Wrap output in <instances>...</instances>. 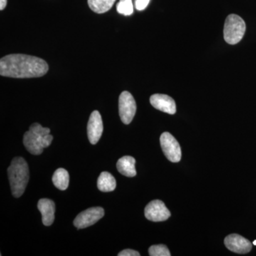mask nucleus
Listing matches in <instances>:
<instances>
[{
    "instance_id": "1",
    "label": "nucleus",
    "mask_w": 256,
    "mask_h": 256,
    "mask_svg": "<svg viewBox=\"0 0 256 256\" xmlns=\"http://www.w3.org/2000/svg\"><path fill=\"white\" fill-rule=\"evenodd\" d=\"M48 66L38 57L21 54H10L0 60V75L14 78H38L48 72Z\"/></svg>"
},
{
    "instance_id": "2",
    "label": "nucleus",
    "mask_w": 256,
    "mask_h": 256,
    "mask_svg": "<svg viewBox=\"0 0 256 256\" xmlns=\"http://www.w3.org/2000/svg\"><path fill=\"white\" fill-rule=\"evenodd\" d=\"M13 196L18 198L23 194L30 178L28 163L21 156L15 158L8 170Z\"/></svg>"
},
{
    "instance_id": "3",
    "label": "nucleus",
    "mask_w": 256,
    "mask_h": 256,
    "mask_svg": "<svg viewBox=\"0 0 256 256\" xmlns=\"http://www.w3.org/2000/svg\"><path fill=\"white\" fill-rule=\"evenodd\" d=\"M50 133V128L42 127L37 122L32 124L28 132L24 134V146L34 156L41 154L44 149L42 144V138Z\"/></svg>"
},
{
    "instance_id": "4",
    "label": "nucleus",
    "mask_w": 256,
    "mask_h": 256,
    "mask_svg": "<svg viewBox=\"0 0 256 256\" xmlns=\"http://www.w3.org/2000/svg\"><path fill=\"white\" fill-rule=\"evenodd\" d=\"M246 28L245 22L240 16L234 14L228 15L224 24V40L229 44H236L242 41Z\"/></svg>"
},
{
    "instance_id": "5",
    "label": "nucleus",
    "mask_w": 256,
    "mask_h": 256,
    "mask_svg": "<svg viewBox=\"0 0 256 256\" xmlns=\"http://www.w3.org/2000/svg\"><path fill=\"white\" fill-rule=\"evenodd\" d=\"M136 110L137 106L132 94L128 92H121L119 97V114L122 122L126 124H130Z\"/></svg>"
},
{
    "instance_id": "6",
    "label": "nucleus",
    "mask_w": 256,
    "mask_h": 256,
    "mask_svg": "<svg viewBox=\"0 0 256 256\" xmlns=\"http://www.w3.org/2000/svg\"><path fill=\"white\" fill-rule=\"evenodd\" d=\"M160 144L166 158L172 162L181 160L182 151L180 144L170 132H165L160 136Z\"/></svg>"
},
{
    "instance_id": "7",
    "label": "nucleus",
    "mask_w": 256,
    "mask_h": 256,
    "mask_svg": "<svg viewBox=\"0 0 256 256\" xmlns=\"http://www.w3.org/2000/svg\"><path fill=\"white\" fill-rule=\"evenodd\" d=\"M105 214L104 210L101 207H92L79 214L74 220V224L77 228H87L98 222Z\"/></svg>"
},
{
    "instance_id": "8",
    "label": "nucleus",
    "mask_w": 256,
    "mask_h": 256,
    "mask_svg": "<svg viewBox=\"0 0 256 256\" xmlns=\"http://www.w3.org/2000/svg\"><path fill=\"white\" fill-rule=\"evenodd\" d=\"M144 216L146 220L159 222L168 220L171 216V213L165 206L164 202L154 200L146 205L144 208Z\"/></svg>"
},
{
    "instance_id": "9",
    "label": "nucleus",
    "mask_w": 256,
    "mask_h": 256,
    "mask_svg": "<svg viewBox=\"0 0 256 256\" xmlns=\"http://www.w3.org/2000/svg\"><path fill=\"white\" fill-rule=\"evenodd\" d=\"M224 244L229 250L239 254H248L252 249V242L238 234H230L226 237Z\"/></svg>"
},
{
    "instance_id": "10",
    "label": "nucleus",
    "mask_w": 256,
    "mask_h": 256,
    "mask_svg": "<svg viewBox=\"0 0 256 256\" xmlns=\"http://www.w3.org/2000/svg\"><path fill=\"white\" fill-rule=\"evenodd\" d=\"M88 138L92 144H96L100 139L104 131V124L100 112L94 110L90 114V118L88 122Z\"/></svg>"
},
{
    "instance_id": "11",
    "label": "nucleus",
    "mask_w": 256,
    "mask_h": 256,
    "mask_svg": "<svg viewBox=\"0 0 256 256\" xmlns=\"http://www.w3.org/2000/svg\"><path fill=\"white\" fill-rule=\"evenodd\" d=\"M151 105L156 110L162 111L166 114H176V104L170 96L164 94H154L150 99Z\"/></svg>"
},
{
    "instance_id": "12",
    "label": "nucleus",
    "mask_w": 256,
    "mask_h": 256,
    "mask_svg": "<svg viewBox=\"0 0 256 256\" xmlns=\"http://www.w3.org/2000/svg\"><path fill=\"white\" fill-rule=\"evenodd\" d=\"M37 206L42 214V223L46 226H50L54 222V202L48 198H42L38 201Z\"/></svg>"
},
{
    "instance_id": "13",
    "label": "nucleus",
    "mask_w": 256,
    "mask_h": 256,
    "mask_svg": "<svg viewBox=\"0 0 256 256\" xmlns=\"http://www.w3.org/2000/svg\"><path fill=\"white\" fill-rule=\"evenodd\" d=\"M116 166L119 172L128 178H133L137 174L136 170V160L132 156H122L118 160Z\"/></svg>"
},
{
    "instance_id": "14",
    "label": "nucleus",
    "mask_w": 256,
    "mask_h": 256,
    "mask_svg": "<svg viewBox=\"0 0 256 256\" xmlns=\"http://www.w3.org/2000/svg\"><path fill=\"white\" fill-rule=\"evenodd\" d=\"M116 188V181L114 176L108 172H102L98 178V188L101 192L114 191Z\"/></svg>"
},
{
    "instance_id": "15",
    "label": "nucleus",
    "mask_w": 256,
    "mask_h": 256,
    "mask_svg": "<svg viewBox=\"0 0 256 256\" xmlns=\"http://www.w3.org/2000/svg\"><path fill=\"white\" fill-rule=\"evenodd\" d=\"M54 184L58 190H64L68 188L69 184V174L68 172L63 168L56 170L52 178Z\"/></svg>"
},
{
    "instance_id": "16",
    "label": "nucleus",
    "mask_w": 256,
    "mask_h": 256,
    "mask_svg": "<svg viewBox=\"0 0 256 256\" xmlns=\"http://www.w3.org/2000/svg\"><path fill=\"white\" fill-rule=\"evenodd\" d=\"M116 1V0H88V4L94 12L104 14L112 8Z\"/></svg>"
},
{
    "instance_id": "17",
    "label": "nucleus",
    "mask_w": 256,
    "mask_h": 256,
    "mask_svg": "<svg viewBox=\"0 0 256 256\" xmlns=\"http://www.w3.org/2000/svg\"><path fill=\"white\" fill-rule=\"evenodd\" d=\"M117 11L119 14L124 16L132 14L134 11L132 0H120L118 4H117Z\"/></svg>"
},
{
    "instance_id": "18",
    "label": "nucleus",
    "mask_w": 256,
    "mask_h": 256,
    "mask_svg": "<svg viewBox=\"0 0 256 256\" xmlns=\"http://www.w3.org/2000/svg\"><path fill=\"white\" fill-rule=\"evenodd\" d=\"M149 254L150 256H170L169 249L165 245L152 246L149 248Z\"/></svg>"
},
{
    "instance_id": "19",
    "label": "nucleus",
    "mask_w": 256,
    "mask_h": 256,
    "mask_svg": "<svg viewBox=\"0 0 256 256\" xmlns=\"http://www.w3.org/2000/svg\"><path fill=\"white\" fill-rule=\"evenodd\" d=\"M150 1V0H136V9L139 10V11H142V10L146 9V6L149 4Z\"/></svg>"
},
{
    "instance_id": "20",
    "label": "nucleus",
    "mask_w": 256,
    "mask_h": 256,
    "mask_svg": "<svg viewBox=\"0 0 256 256\" xmlns=\"http://www.w3.org/2000/svg\"><path fill=\"white\" fill-rule=\"evenodd\" d=\"M53 140V136L50 134H47L46 136H43L42 140V144L44 148H47L50 146Z\"/></svg>"
},
{
    "instance_id": "21",
    "label": "nucleus",
    "mask_w": 256,
    "mask_h": 256,
    "mask_svg": "<svg viewBox=\"0 0 256 256\" xmlns=\"http://www.w3.org/2000/svg\"><path fill=\"white\" fill-rule=\"evenodd\" d=\"M139 252H136V250H131V249H126V250H122V252H120L118 256H140Z\"/></svg>"
},
{
    "instance_id": "22",
    "label": "nucleus",
    "mask_w": 256,
    "mask_h": 256,
    "mask_svg": "<svg viewBox=\"0 0 256 256\" xmlns=\"http://www.w3.org/2000/svg\"><path fill=\"white\" fill-rule=\"evenodd\" d=\"M6 3H8V0H0V10H4L6 6Z\"/></svg>"
},
{
    "instance_id": "23",
    "label": "nucleus",
    "mask_w": 256,
    "mask_h": 256,
    "mask_svg": "<svg viewBox=\"0 0 256 256\" xmlns=\"http://www.w3.org/2000/svg\"><path fill=\"white\" fill-rule=\"evenodd\" d=\"M254 245L256 246V240L254 242Z\"/></svg>"
}]
</instances>
